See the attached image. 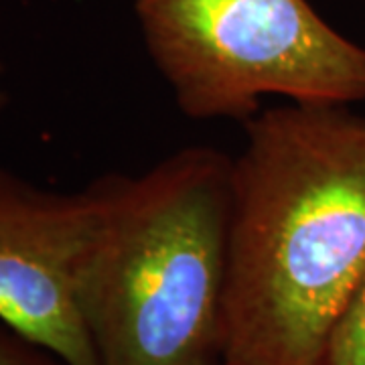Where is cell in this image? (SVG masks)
<instances>
[{"label": "cell", "mask_w": 365, "mask_h": 365, "mask_svg": "<svg viewBox=\"0 0 365 365\" xmlns=\"http://www.w3.org/2000/svg\"><path fill=\"white\" fill-rule=\"evenodd\" d=\"M232 158L222 364L323 365L365 270V118L287 102Z\"/></svg>", "instance_id": "obj_1"}, {"label": "cell", "mask_w": 365, "mask_h": 365, "mask_svg": "<svg viewBox=\"0 0 365 365\" xmlns=\"http://www.w3.org/2000/svg\"><path fill=\"white\" fill-rule=\"evenodd\" d=\"M232 158L189 146L138 177H106L79 274L100 365H217Z\"/></svg>", "instance_id": "obj_2"}, {"label": "cell", "mask_w": 365, "mask_h": 365, "mask_svg": "<svg viewBox=\"0 0 365 365\" xmlns=\"http://www.w3.org/2000/svg\"><path fill=\"white\" fill-rule=\"evenodd\" d=\"M146 51L191 120L246 122L264 98L365 100V47L309 0H134Z\"/></svg>", "instance_id": "obj_3"}, {"label": "cell", "mask_w": 365, "mask_h": 365, "mask_svg": "<svg viewBox=\"0 0 365 365\" xmlns=\"http://www.w3.org/2000/svg\"><path fill=\"white\" fill-rule=\"evenodd\" d=\"M100 215V181L51 193L0 170V319L61 365H100L79 307Z\"/></svg>", "instance_id": "obj_4"}, {"label": "cell", "mask_w": 365, "mask_h": 365, "mask_svg": "<svg viewBox=\"0 0 365 365\" xmlns=\"http://www.w3.org/2000/svg\"><path fill=\"white\" fill-rule=\"evenodd\" d=\"M323 365H365V270L331 329Z\"/></svg>", "instance_id": "obj_5"}, {"label": "cell", "mask_w": 365, "mask_h": 365, "mask_svg": "<svg viewBox=\"0 0 365 365\" xmlns=\"http://www.w3.org/2000/svg\"><path fill=\"white\" fill-rule=\"evenodd\" d=\"M0 365H43L26 349H21L13 339L0 333Z\"/></svg>", "instance_id": "obj_6"}, {"label": "cell", "mask_w": 365, "mask_h": 365, "mask_svg": "<svg viewBox=\"0 0 365 365\" xmlns=\"http://www.w3.org/2000/svg\"><path fill=\"white\" fill-rule=\"evenodd\" d=\"M0 76H2V63H0ZM4 104H6V93L0 88V110L4 108Z\"/></svg>", "instance_id": "obj_7"}, {"label": "cell", "mask_w": 365, "mask_h": 365, "mask_svg": "<svg viewBox=\"0 0 365 365\" xmlns=\"http://www.w3.org/2000/svg\"><path fill=\"white\" fill-rule=\"evenodd\" d=\"M217 365H227V364H217Z\"/></svg>", "instance_id": "obj_8"}]
</instances>
